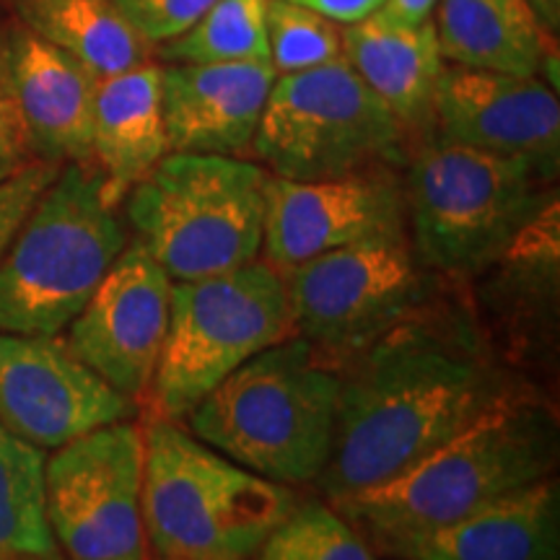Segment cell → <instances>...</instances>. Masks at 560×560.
<instances>
[{
	"label": "cell",
	"instance_id": "1",
	"mask_svg": "<svg viewBox=\"0 0 560 560\" xmlns=\"http://www.w3.org/2000/svg\"><path fill=\"white\" fill-rule=\"evenodd\" d=\"M338 374V429L317 478L332 503L410 470L511 397L506 374L470 322L423 306Z\"/></svg>",
	"mask_w": 560,
	"mask_h": 560
},
{
	"label": "cell",
	"instance_id": "2",
	"mask_svg": "<svg viewBox=\"0 0 560 560\" xmlns=\"http://www.w3.org/2000/svg\"><path fill=\"white\" fill-rule=\"evenodd\" d=\"M558 423L545 405L503 400L384 486L335 509L380 548L450 527L488 503L550 478Z\"/></svg>",
	"mask_w": 560,
	"mask_h": 560
},
{
	"label": "cell",
	"instance_id": "3",
	"mask_svg": "<svg viewBox=\"0 0 560 560\" xmlns=\"http://www.w3.org/2000/svg\"><path fill=\"white\" fill-rule=\"evenodd\" d=\"M340 374L289 335L231 371L187 412L190 433L249 472L283 486L317 482L338 429Z\"/></svg>",
	"mask_w": 560,
	"mask_h": 560
},
{
	"label": "cell",
	"instance_id": "4",
	"mask_svg": "<svg viewBox=\"0 0 560 560\" xmlns=\"http://www.w3.org/2000/svg\"><path fill=\"white\" fill-rule=\"evenodd\" d=\"M145 540L161 558L249 560L291 509L296 493L236 465L174 420L143 425Z\"/></svg>",
	"mask_w": 560,
	"mask_h": 560
},
{
	"label": "cell",
	"instance_id": "5",
	"mask_svg": "<svg viewBox=\"0 0 560 560\" xmlns=\"http://www.w3.org/2000/svg\"><path fill=\"white\" fill-rule=\"evenodd\" d=\"M94 164H62L0 260V332L60 335L107 276L128 231Z\"/></svg>",
	"mask_w": 560,
	"mask_h": 560
},
{
	"label": "cell",
	"instance_id": "6",
	"mask_svg": "<svg viewBox=\"0 0 560 560\" xmlns=\"http://www.w3.org/2000/svg\"><path fill=\"white\" fill-rule=\"evenodd\" d=\"M405 174L410 242L425 268L446 276H478L527 226L556 192L520 159L452 143L418 140Z\"/></svg>",
	"mask_w": 560,
	"mask_h": 560
},
{
	"label": "cell",
	"instance_id": "7",
	"mask_svg": "<svg viewBox=\"0 0 560 560\" xmlns=\"http://www.w3.org/2000/svg\"><path fill=\"white\" fill-rule=\"evenodd\" d=\"M268 179L240 156L172 151L125 195V215L172 283L223 276L260 257Z\"/></svg>",
	"mask_w": 560,
	"mask_h": 560
},
{
	"label": "cell",
	"instance_id": "8",
	"mask_svg": "<svg viewBox=\"0 0 560 560\" xmlns=\"http://www.w3.org/2000/svg\"><path fill=\"white\" fill-rule=\"evenodd\" d=\"M252 153L272 177L314 182L405 166L410 138L348 60L338 58L278 75Z\"/></svg>",
	"mask_w": 560,
	"mask_h": 560
},
{
	"label": "cell",
	"instance_id": "9",
	"mask_svg": "<svg viewBox=\"0 0 560 560\" xmlns=\"http://www.w3.org/2000/svg\"><path fill=\"white\" fill-rule=\"evenodd\" d=\"M289 335L285 278L262 257L223 276L172 283L170 327L149 389L159 418H185L231 371Z\"/></svg>",
	"mask_w": 560,
	"mask_h": 560
},
{
	"label": "cell",
	"instance_id": "10",
	"mask_svg": "<svg viewBox=\"0 0 560 560\" xmlns=\"http://www.w3.org/2000/svg\"><path fill=\"white\" fill-rule=\"evenodd\" d=\"M425 265L408 231L325 252L285 270L293 335L322 355L353 359L425 301Z\"/></svg>",
	"mask_w": 560,
	"mask_h": 560
},
{
	"label": "cell",
	"instance_id": "11",
	"mask_svg": "<svg viewBox=\"0 0 560 560\" xmlns=\"http://www.w3.org/2000/svg\"><path fill=\"white\" fill-rule=\"evenodd\" d=\"M50 529L70 560H145L143 431L102 425L45 459Z\"/></svg>",
	"mask_w": 560,
	"mask_h": 560
},
{
	"label": "cell",
	"instance_id": "12",
	"mask_svg": "<svg viewBox=\"0 0 560 560\" xmlns=\"http://www.w3.org/2000/svg\"><path fill=\"white\" fill-rule=\"evenodd\" d=\"M136 405L89 369L58 335L0 332V425L39 450H60Z\"/></svg>",
	"mask_w": 560,
	"mask_h": 560
},
{
	"label": "cell",
	"instance_id": "13",
	"mask_svg": "<svg viewBox=\"0 0 560 560\" xmlns=\"http://www.w3.org/2000/svg\"><path fill=\"white\" fill-rule=\"evenodd\" d=\"M402 231H408V206L395 170L314 182L270 174L260 255L285 272L325 252Z\"/></svg>",
	"mask_w": 560,
	"mask_h": 560
},
{
	"label": "cell",
	"instance_id": "14",
	"mask_svg": "<svg viewBox=\"0 0 560 560\" xmlns=\"http://www.w3.org/2000/svg\"><path fill=\"white\" fill-rule=\"evenodd\" d=\"M170 301V276L132 240L68 325L66 342L109 387L140 400L156 376Z\"/></svg>",
	"mask_w": 560,
	"mask_h": 560
},
{
	"label": "cell",
	"instance_id": "15",
	"mask_svg": "<svg viewBox=\"0 0 560 560\" xmlns=\"http://www.w3.org/2000/svg\"><path fill=\"white\" fill-rule=\"evenodd\" d=\"M433 136L520 159L550 182L560 161L558 94L537 75L446 62L433 96Z\"/></svg>",
	"mask_w": 560,
	"mask_h": 560
},
{
	"label": "cell",
	"instance_id": "16",
	"mask_svg": "<svg viewBox=\"0 0 560 560\" xmlns=\"http://www.w3.org/2000/svg\"><path fill=\"white\" fill-rule=\"evenodd\" d=\"M278 70L270 62L161 66V107L174 153L252 151Z\"/></svg>",
	"mask_w": 560,
	"mask_h": 560
},
{
	"label": "cell",
	"instance_id": "17",
	"mask_svg": "<svg viewBox=\"0 0 560 560\" xmlns=\"http://www.w3.org/2000/svg\"><path fill=\"white\" fill-rule=\"evenodd\" d=\"M13 91L34 159L94 164V96L100 79L60 47L11 24Z\"/></svg>",
	"mask_w": 560,
	"mask_h": 560
},
{
	"label": "cell",
	"instance_id": "18",
	"mask_svg": "<svg viewBox=\"0 0 560 560\" xmlns=\"http://www.w3.org/2000/svg\"><path fill=\"white\" fill-rule=\"evenodd\" d=\"M384 552L400 560H560L558 482H532L450 527L408 537Z\"/></svg>",
	"mask_w": 560,
	"mask_h": 560
},
{
	"label": "cell",
	"instance_id": "19",
	"mask_svg": "<svg viewBox=\"0 0 560 560\" xmlns=\"http://www.w3.org/2000/svg\"><path fill=\"white\" fill-rule=\"evenodd\" d=\"M342 55L397 117L410 140L431 136L433 96L446 66L439 52L433 19L408 26L376 11L374 16L342 26Z\"/></svg>",
	"mask_w": 560,
	"mask_h": 560
},
{
	"label": "cell",
	"instance_id": "20",
	"mask_svg": "<svg viewBox=\"0 0 560 560\" xmlns=\"http://www.w3.org/2000/svg\"><path fill=\"white\" fill-rule=\"evenodd\" d=\"M166 153L172 151L161 107V66L145 62L102 79L94 96L91 156L112 206H120Z\"/></svg>",
	"mask_w": 560,
	"mask_h": 560
},
{
	"label": "cell",
	"instance_id": "21",
	"mask_svg": "<svg viewBox=\"0 0 560 560\" xmlns=\"http://www.w3.org/2000/svg\"><path fill=\"white\" fill-rule=\"evenodd\" d=\"M433 30L450 66L537 75L556 58L527 0H439Z\"/></svg>",
	"mask_w": 560,
	"mask_h": 560
},
{
	"label": "cell",
	"instance_id": "22",
	"mask_svg": "<svg viewBox=\"0 0 560 560\" xmlns=\"http://www.w3.org/2000/svg\"><path fill=\"white\" fill-rule=\"evenodd\" d=\"M16 24L60 47L96 79L151 62V45L117 9L115 0H5Z\"/></svg>",
	"mask_w": 560,
	"mask_h": 560
},
{
	"label": "cell",
	"instance_id": "23",
	"mask_svg": "<svg viewBox=\"0 0 560 560\" xmlns=\"http://www.w3.org/2000/svg\"><path fill=\"white\" fill-rule=\"evenodd\" d=\"M47 520L45 454L0 425V558L55 556Z\"/></svg>",
	"mask_w": 560,
	"mask_h": 560
},
{
	"label": "cell",
	"instance_id": "24",
	"mask_svg": "<svg viewBox=\"0 0 560 560\" xmlns=\"http://www.w3.org/2000/svg\"><path fill=\"white\" fill-rule=\"evenodd\" d=\"M156 58L174 62H270L268 0H215L179 37L156 45Z\"/></svg>",
	"mask_w": 560,
	"mask_h": 560
},
{
	"label": "cell",
	"instance_id": "25",
	"mask_svg": "<svg viewBox=\"0 0 560 560\" xmlns=\"http://www.w3.org/2000/svg\"><path fill=\"white\" fill-rule=\"evenodd\" d=\"M257 560H376L374 552L330 503H296L255 552Z\"/></svg>",
	"mask_w": 560,
	"mask_h": 560
},
{
	"label": "cell",
	"instance_id": "26",
	"mask_svg": "<svg viewBox=\"0 0 560 560\" xmlns=\"http://www.w3.org/2000/svg\"><path fill=\"white\" fill-rule=\"evenodd\" d=\"M268 42L278 75L346 58L340 26L291 0H268Z\"/></svg>",
	"mask_w": 560,
	"mask_h": 560
},
{
	"label": "cell",
	"instance_id": "27",
	"mask_svg": "<svg viewBox=\"0 0 560 560\" xmlns=\"http://www.w3.org/2000/svg\"><path fill=\"white\" fill-rule=\"evenodd\" d=\"M58 172L60 164L34 159L24 170H19L9 179L0 182V260L11 249L24 221L30 219L32 208L37 206L42 192L52 185Z\"/></svg>",
	"mask_w": 560,
	"mask_h": 560
},
{
	"label": "cell",
	"instance_id": "28",
	"mask_svg": "<svg viewBox=\"0 0 560 560\" xmlns=\"http://www.w3.org/2000/svg\"><path fill=\"white\" fill-rule=\"evenodd\" d=\"M34 161L11 75V24H0V182Z\"/></svg>",
	"mask_w": 560,
	"mask_h": 560
},
{
	"label": "cell",
	"instance_id": "29",
	"mask_svg": "<svg viewBox=\"0 0 560 560\" xmlns=\"http://www.w3.org/2000/svg\"><path fill=\"white\" fill-rule=\"evenodd\" d=\"M125 21L149 45L179 37L215 0H115Z\"/></svg>",
	"mask_w": 560,
	"mask_h": 560
},
{
	"label": "cell",
	"instance_id": "30",
	"mask_svg": "<svg viewBox=\"0 0 560 560\" xmlns=\"http://www.w3.org/2000/svg\"><path fill=\"white\" fill-rule=\"evenodd\" d=\"M291 3L317 11L325 19L335 21V24L348 26L355 24V21L374 16L384 5V0H291Z\"/></svg>",
	"mask_w": 560,
	"mask_h": 560
},
{
	"label": "cell",
	"instance_id": "31",
	"mask_svg": "<svg viewBox=\"0 0 560 560\" xmlns=\"http://www.w3.org/2000/svg\"><path fill=\"white\" fill-rule=\"evenodd\" d=\"M439 0H384V5L380 13L384 16L397 21V24H408V26H418L431 21L433 11H436Z\"/></svg>",
	"mask_w": 560,
	"mask_h": 560
},
{
	"label": "cell",
	"instance_id": "32",
	"mask_svg": "<svg viewBox=\"0 0 560 560\" xmlns=\"http://www.w3.org/2000/svg\"><path fill=\"white\" fill-rule=\"evenodd\" d=\"M527 5L540 21L542 30L556 37L560 30V0H527Z\"/></svg>",
	"mask_w": 560,
	"mask_h": 560
},
{
	"label": "cell",
	"instance_id": "33",
	"mask_svg": "<svg viewBox=\"0 0 560 560\" xmlns=\"http://www.w3.org/2000/svg\"><path fill=\"white\" fill-rule=\"evenodd\" d=\"M0 560H62V558L55 552V556H11V558H0Z\"/></svg>",
	"mask_w": 560,
	"mask_h": 560
},
{
	"label": "cell",
	"instance_id": "34",
	"mask_svg": "<svg viewBox=\"0 0 560 560\" xmlns=\"http://www.w3.org/2000/svg\"><path fill=\"white\" fill-rule=\"evenodd\" d=\"M156 560H177V558H161V556H159Z\"/></svg>",
	"mask_w": 560,
	"mask_h": 560
}]
</instances>
